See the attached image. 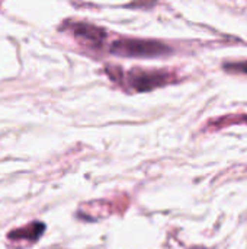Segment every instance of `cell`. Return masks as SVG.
<instances>
[{
    "mask_svg": "<svg viewBox=\"0 0 247 249\" xmlns=\"http://www.w3.org/2000/svg\"><path fill=\"white\" fill-rule=\"evenodd\" d=\"M70 29L73 31L74 36L84 45L92 48H100L105 44L106 32L92 23L87 22H74L70 25Z\"/></svg>",
    "mask_w": 247,
    "mask_h": 249,
    "instance_id": "obj_3",
    "label": "cell"
},
{
    "mask_svg": "<svg viewBox=\"0 0 247 249\" xmlns=\"http://www.w3.org/2000/svg\"><path fill=\"white\" fill-rule=\"evenodd\" d=\"M175 80V74L162 69H132L127 74V83L132 90L148 92Z\"/></svg>",
    "mask_w": 247,
    "mask_h": 249,
    "instance_id": "obj_2",
    "label": "cell"
},
{
    "mask_svg": "<svg viewBox=\"0 0 247 249\" xmlns=\"http://www.w3.org/2000/svg\"><path fill=\"white\" fill-rule=\"evenodd\" d=\"M45 231V225L41 223V222H33V223H29L20 229H15L12 231L7 238L12 239V241H20V239H26V241H31V242H35L38 241L42 233Z\"/></svg>",
    "mask_w": 247,
    "mask_h": 249,
    "instance_id": "obj_4",
    "label": "cell"
},
{
    "mask_svg": "<svg viewBox=\"0 0 247 249\" xmlns=\"http://www.w3.org/2000/svg\"><path fill=\"white\" fill-rule=\"evenodd\" d=\"M224 69L227 71H234V73H246L247 74V61H239V63H226Z\"/></svg>",
    "mask_w": 247,
    "mask_h": 249,
    "instance_id": "obj_6",
    "label": "cell"
},
{
    "mask_svg": "<svg viewBox=\"0 0 247 249\" xmlns=\"http://www.w3.org/2000/svg\"><path fill=\"white\" fill-rule=\"evenodd\" d=\"M242 121L247 123V115H236V118H230V121L224 117L221 120H217L214 123H210V127H214V130H215V128H221L223 125H227L230 123H242Z\"/></svg>",
    "mask_w": 247,
    "mask_h": 249,
    "instance_id": "obj_5",
    "label": "cell"
},
{
    "mask_svg": "<svg viewBox=\"0 0 247 249\" xmlns=\"http://www.w3.org/2000/svg\"><path fill=\"white\" fill-rule=\"evenodd\" d=\"M109 51L119 57H159L169 54L172 48L156 39L119 38L111 44Z\"/></svg>",
    "mask_w": 247,
    "mask_h": 249,
    "instance_id": "obj_1",
    "label": "cell"
}]
</instances>
